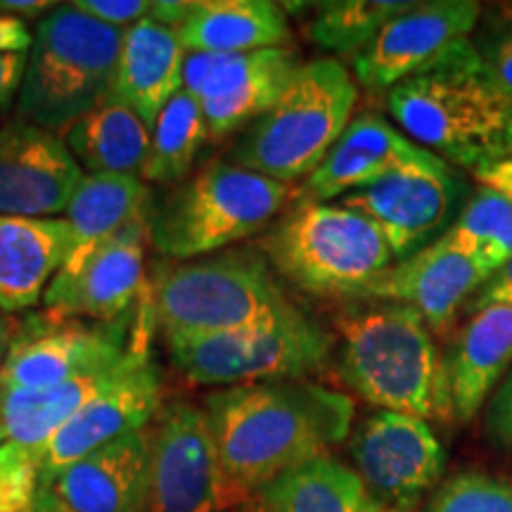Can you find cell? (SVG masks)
<instances>
[{
	"label": "cell",
	"mask_w": 512,
	"mask_h": 512,
	"mask_svg": "<svg viewBox=\"0 0 512 512\" xmlns=\"http://www.w3.org/2000/svg\"><path fill=\"white\" fill-rule=\"evenodd\" d=\"M223 470L247 498L294 467L330 453L354 425L349 394L306 380L221 387L204 396Z\"/></svg>",
	"instance_id": "1"
},
{
	"label": "cell",
	"mask_w": 512,
	"mask_h": 512,
	"mask_svg": "<svg viewBox=\"0 0 512 512\" xmlns=\"http://www.w3.org/2000/svg\"><path fill=\"white\" fill-rule=\"evenodd\" d=\"M387 110L413 143L472 174L512 145V102L470 38L394 86Z\"/></svg>",
	"instance_id": "2"
},
{
	"label": "cell",
	"mask_w": 512,
	"mask_h": 512,
	"mask_svg": "<svg viewBox=\"0 0 512 512\" xmlns=\"http://www.w3.org/2000/svg\"><path fill=\"white\" fill-rule=\"evenodd\" d=\"M339 375L370 406L420 420H451L444 354L422 316L377 302L337 320Z\"/></svg>",
	"instance_id": "3"
},
{
	"label": "cell",
	"mask_w": 512,
	"mask_h": 512,
	"mask_svg": "<svg viewBox=\"0 0 512 512\" xmlns=\"http://www.w3.org/2000/svg\"><path fill=\"white\" fill-rule=\"evenodd\" d=\"M358 86L335 57L302 62L264 117L245 128L230 164L292 185L309 178L351 124Z\"/></svg>",
	"instance_id": "4"
},
{
	"label": "cell",
	"mask_w": 512,
	"mask_h": 512,
	"mask_svg": "<svg viewBox=\"0 0 512 512\" xmlns=\"http://www.w3.org/2000/svg\"><path fill=\"white\" fill-rule=\"evenodd\" d=\"M124 29L107 27L74 5H57L38 22L19 119L67 131L76 119L110 100Z\"/></svg>",
	"instance_id": "5"
},
{
	"label": "cell",
	"mask_w": 512,
	"mask_h": 512,
	"mask_svg": "<svg viewBox=\"0 0 512 512\" xmlns=\"http://www.w3.org/2000/svg\"><path fill=\"white\" fill-rule=\"evenodd\" d=\"M297 311L254 252H221L169 268L152 292V316L169 339L223 335Z\"/></svg>",
	"instance_id": "6"
},
{
	"label": "cell",
	"mask_w": 512,
	"mask_h": 512,
	"mask_svg": "<svg viewBox=\"0 0 512 512\" xmlns=\"http://www.w3.org/2000/svg\"><path fill=\"white\" fill-rule=\"evenodd\" d=\"M294 192L230 162L209 164L152 209L150 242L169 259H202L259 233Z\"/></svg>",
	"instance_id": "7"
},
{
	"label": "cell",
	"mask_w": 512,
	"mask_h": 512,
	"mask_svg": "<svg viewBox=\"0 0 512 512\" xmlns=\"http://www.w3.org/2000/svg\"><path fill=\"white\" fill-rule=\"evenodd\" d=\"M287 283L316 297H356L394 266L392 249L366 216L342 204L306 202L261 242Z\"/></svg>",
	"instance_id": "8"
},
{
	"label": "cell",
	"mask_w": 512,
	"mask_h": 512,
	"mask_svg": "<svg viewBox=\"0 0 512 512\" xmlns=\"http://www.w3.org/2000/svg\"><path fill=\"white\" fill-rule=\"evenodd\" d=\"M332 332L320 328L306 313L192 339H169L174 366L202 387L304 380L330 361Z\"/></svg>",
	"instance_id": "9"
},
{
	"label": "cell",
	"mask_w": 512,
	"mask_h": 512,
	"mask_svg": "<svg viewBox=\"0 0 512 512\" xmlns=\"http://www.w3.org/2000/svg\"><path fill=\"white\" fill-rule=\"evenodd\" d=\"M245 503L223 470L204 408L164 403L150 422L145 512H230Z\"/></svg>",
	"instance_id": "10"
},
{
	"label": "cell",
	"mask_w": 512,
	"mask_h": 512,
	"mask_svg": "<svg viewBox=\"0 0 512 512\" xmlns=\"http://www.w3.org/2000/svg\"><path fill=\"white\" fill-rule=\"evenodd\" d=\"M349 453L366 489L394 512H411L446 467V451L430 422L403 413L380 411L363 420Z\"/></svg>",
	"instance_id": "11"
},
{
	"label": "cell",
	"mask_w": 512,
	"mask_h": 512,
	"mask_svg": "<svg viewBox=\"0 0 512 512\" xmlns=\"http://www.w3.org/2000/svg\"><path fill=\"white\" fill-rule=\"evenodd\" d=\"M299 64L292 48L228 55L188 53L183 91L200 102L209 138H226L271 110Z\"/></svg>",
	"instance_id": "12"
},
{
	"label": "cell",
	"mask_w": 512,
	"mask_h": 512,
	"mask_svg": "<svg viewBox=\"0 0 512 512\" xmlns=\"http://www.w3.org/2000/svg\"><path fill=\"white\" fill-rule=\"evenodd\" d=\"M479 12L482 8L475 0L413 3L351 60L356 81L370 93H389L467 41Z\"/></svg>",
	"instance_id": "13"
},
{
	"label": "cell",
	"mask_w": 512,
	"mask_h": 512,
	"mask_svg": "<svg viewBox=\"0 0 512 512\" xmlns=\"http://www.w3.org/2000/svg\"><path fill=\"white\" fill-rule=\"evenodd\" d=\"M451 171L444 159L413 143L389 121L377 114H361L351 119L323 164L297 188L294 200L297 204L330 202L394 174L441 176Z\"/></svg>",
	"instance_id": "14"
},
{
	"label": "cell",
	"mask_w": 512,
	"mask_h": 512,
	"mask_svg": "<svg viewBox=\"0 0 512 512\" xmlns=\"http://www.w3.org/2000/svg\"><path fill=\"white\" fill-rule=\"evenodd\" d=\"M64 138L15 119L0 128V216L57 219L83 181Z\"/></svg>",
	"instance_id": "15"
},
{
	"label": "cell",
	"mask_w": 512,
	"mask_h": 512,
	"mask_svg": "<svg viewBox=\"0 0 512 512\" xmlns=\"http://www.w3.org/2000/svg\"><path fill=\"white\" fill-rule=\"evenodd\" d=\"M456 174H394L344 195L339 204L366 216L392 249L394 264L439 240L460 214Z\"/></svg>",
	"instance_id": "16"
},
{
	"label": "cell",
	"mask_w": 512,
	"mask_h": 512,
	"mask_svg": "<svg viewBox=\"0 0 512 512\" xmlns=\"http://www.w3.org/2000/svg\"><path fill=\"white\" fill-rule=\"evenodd\" d=\"M162 406V380H159L157 368L145 356L105 392L93 396L38 451L36 460L41 484L60 475L76 460L86 458L88 453L98 451L126 434L145 430Z\"/></svg>",
	"instance_id": "17"
},
{
	"label": "cell",
	"mask_w": 512,
	"mask_h": 512,
	"mask_svg": "<svg viewBox=\"0 0 512 512\" xmlns=\"http://www.w3.org/2000/svg\"><path fill=\"white\" fill-rule=\"evenodd\" d=\"M131 347L121 318L100 325H36L12 339L0 370V392L53 387L93 368L112 366Z\"/></svg>",
	"instance_id": "18"
},
{
	"label": "cell",
	"mask_w": 512,
	"mask_h": 512,
	"mask_svg": "<svg viewBox=\"0 0 512 512\" xmlns=\"http://www.w3.org/2000/svg\"><path fill=\"white\" fill-rule=\"evenodd\" d=\"M150 214L140 216L102 242L72 275H55L43 302L62 316H86L114 323L138 297L145 273Z\"/></svg>",
	"instance_id": "19"
},
{
	"label": "cell",
	"mask_w": 512,
	"mask_h": 512,
	"mask_svg": "<svg viewBox=\"0 0 512 512\" xmlns=\"http://www.w3.org/2000/svg\"><path fill=\"white\" fill-rule=\"evenodd\" d=\"M489 283V273L470 256L453 249L444 238L387 268L363 299L406 304L432 332H444L465 299Z\"/></svg>",
	"instance_id": "20"
},
{
	"label": "cell",
	"mask_w": 512,
	"mask_h": 512,
	"mask_svg": "<svg viewBox=\"0 0 512 512\" xmlns=\"http://www.w3.org/2000/svg\"><path fill=\"white\" fill-rule=\"evenodd\" d=\"M150 425L76 460L41 484L74 512H145Z\"/></svg>",
	"instance_id": "21"
},
{
	"label": "cell",
	"mask_w": 512,
	"mask_h": 512,
	"mask_svg": "<svg viewBox=\"0 0 512 512\" xmlns=\"http://www.w3.org/2000/svg\"><path fill=\"white\" fill-rule=\"evenodd\" d=\"M510 368L512 306L489 304L472 311L444 354L453 418H475Z\"/></svg>",
	"instance_id": "22"
},
{
	"label": "cell",
	"mask_w": 512,
	"mask_h": 512,
	"mask_svg": "<svg viewBox=\"0 0 512 512\" xmlns=\"http://www.w3.org/2000/svg\"><path fill=\"white\" fill-rule=\"evenodd\" d=\"M185 55L176 29L150 17L140 19L124 29L110 98L152 128L166 102L183 88Z\"/></svg>",
	"instance_id": "23"
},
{
	"label": "cell",
	"mask_w": 512,
	"mask_h": 512,
	"mask_svg": "<svg viewBox=\"0 0 512 512\" xmlns=\"http://www.w3.org/2000/svg\"><path fill=\"white\" fill-rule=\"evenodd\" d=\"M145 356L143 347H131V351L112 366L93 368L88 373L72 377V380L53 384V387L27 389V392H0V418H3L5 432H8V441L38 456V451L93 396L105 392L110 384L124 377Z\"/></svg>",
	"instance_id": "24"
},
{
	"label": "cell",
	"mask_w": 512,
	"mask_h": 512,
	"mask_svg": "<svg viewBox=\"0 0 512 512\" xmlns=\"http://www.w3.org/2000/svg\"><path fill=\"white\" fill-rule=\"evenodd\" d=\"M72 242L67 219L0 216V311L34 306L67 261Z\"/></svg>",
	"instance_id": "25"
},
{
	"label": "cell",
	"mask_w": 512,
	"mask_h": 512,
	"mask_svg": "<svg viewBox=\"0 0 512 512\" xmlns=\"http://www.w3.org/2000/svg\"><path fill=\"white\" fill-rule=\"evenodd\" d=\"M245 512H394L366 489L356 470L323 453L261 486Z\"/></svg>",
	"instance_id": "26"
},
{
	"label": "cell",
	"mask_w": 512,
	"mask_h": 512,
	"mask_svg": "<svg viewBox=\"0 0 512 512\" xmlns=\"http://www.w3.org/2000/svg\"><path fill=\"white\" fill-rule=\"evenodd\" d=\"M185 53H256L292 41L285 10L271 0H202L178 29Z\"/></svg>",
	"instance_id": "27"
},
{
	"label": "cell",
	"mask_w": 512,
	"mask_h": 512,
	"mask_svg": "<svg viewBox=\"0 0 512 512\" xmlns=\"http://www.w3.org/2000/svg\"><path fill=\"white\" fill-rule=\"evenodd\" d=\"M150 188L140 176L86 174L64 219L72 226V252L57 275H72L83 261L131 221L147 216Z\"/></svg>",
	"instance_id": "28"
},
{
	"label": "cell",
	"mask_w": 512,
	"mask_h": 512,
	"mask_svg": "<svg viewBox=\"0 0 512 512\" xmlns=\"http://www.w3.org/2000/svg\"><path fill=\"white\" fill-rule=\"evenodd\" d=\"M64 143L83 174L140 176L150 150V126L110 98L76 119L64 131Z\"/></svg>",
	"instance_id": "29"
},
{
	"label": "cell",
	"mask_w": 512,
	"mask_h": 512,
	"mask_svg": "<svg viewBox=\"0 0 512 512\" xmlns=\"http://www.w3.org/2000/svg\"><path fill=\"white\" fill-rule=\"evenodd\" d=\"M209 140L200 102L183 88L166 102L150 128V150L143 166L145 183H181Z\"/></svg>",
	"instance_id": "30"
},
{
	"label": "cell",
	"mask_w": 512,
	"mask_h": 512,
	"mask_svg": "<svg viewBox=\"0 0 512 512\" xmlns=\"http://www.w3.org/2000/svg\"><path fill=\"white\" fill-rule=\"evenodd\" d=\"M441 238L491 278L512 259V200L482 185Z\"/></svg>",
	"instance_id": "31"
},
{
	"label": "cell",
	"mask_w": 512,
	"mask_h": 512,
	"mask_svg": "<svg viewBox=\"0 0 512 512\" xmlns=\"http://www.w3.org/2000/svg\"><path fill=\"white\" fill-rule=\"evenodd\" d=\"M403 0H332L320 3L309 22V38L332 53L351 60L375 41L396 15L411 8Z\"/></svg>",
	"instance_id": "32"
},
{
	"label": "cell",
	"mask_w": 512,
	"mask_h": 512,
	"mask_svg": "<svg viewBox=\"0 0 512 512\" xmlns=\"http://www.w3.org/2000/svg\"><path fill=\"white\" fill-rule=\"evenodd\" d=\"M427 512H512V482L484 472H460L439 486Z\"/></svg>",
	"instance_id": "33"
},
{
	"label": "cell",
	"mask_w": 512,
	"mask_h": 512,
	"mask_svg": "<svg viewBox=\"0 0 512 512\" xmlns=\"http://www.w3.org/2000/svg\"><path fill=\"white\" fill-rule=\"evenodd\" d=\"M41 489L38 460L27 448L0 446V512H31Z\"/></svg>",
	"instance_id": "34"
},
{
	"label": "cell",
	"mask_w": 512,
	"mask_h": 512,
	"mask_svg": "<svg viewBox=\"0 0 512 512\" xmlns=\"http://www.w3.org/2000/svg\"><path fill=\"white\" fill-rule=\"evenodd\" d=\"M74 8L86 12L88 17L98 19L107 27L128 29L150 15L147 0H76Z\"/></svg>",
	"instance_id": "35"
},
{
	"label": "cell",
	"mask_w": 512,
	"mask_h": 512,
	"mask_svg": "<svg viewBox=\"0 0 512 512\" xmlns=\"http://www.w3.org/2000/svg\"><path fill=\"white\" fill-rule=\"evenodd\" d=\"M486 432L498 446L512 453V368L486 406Z\"/></svg>",
	"instance_id": "36"
},
{
	"label": "cell",
	"mask_w": 512,
	"mask_h": 512,
	"mask_svg": "<svg viewBox=\"0 0 512 512\" xmlns=\"http://www.w3.org/2000/svg\"><path fill=\"white\" fill-rule=\"evenodd\" d=\"M31 50H12L0 46V117H5L22 91Z\"/></svg>",
	"instance_id": "37"
},
{
	"label": "cell",
	"mask_w": 512,
	"mask_h": 512,
	"mask_svg": "<svg viewBox=\"0 0 512 512\" xmlns=\"http://www.w3.org/2000/svg\"><path fill=\"white\" fill-rule=\"evenodd\" d=\"M489 304L512 306V259L501 268V271L491 275L489 283L477 292L475 302H472V311L482 309V306H489Z\"/></svg>",
	"instance_id": "38"
},
{
	"label": "cell",
	"mask_w": 512,
	"mask_h": 512,
	"mask_svg": "<svg viewBox=\"0 0 512 512\" xmlns=\"http://www.w3.org/2000/svg\"><path fill=\"white\" fill-rule=\"evenodd\" d=\"M484 60L489 64L491 74H494L505 98L512 102V34L501 38L496 43V48H491V53L484 55Z\"/></svg>",
	"instance_id": "39"
},
{
	"label": "cell",
	"mask_w": 512,
	"mask_h": 512,
	"mask_svg": "<svg viewBox=\"0 0 512 512\" xmlns=\"http://www.w3.org/2000/svg\"><path fill=\"white\" fill-rule=\"evenodd\" d=\"M475 178L484 185V188L501 192V195L512 200V145L503 157L496 159V162L486 164L479 171H475Z\"/></svg>",
	"instance_id": "40"
},
{
	"label": "cell",
	"mask_w": 512,
	"mask_h": 512,
	"mask_svg": "<svg viewBox=\"0 0 512 512\" xmlns=\"http://www.w3.org/2000/svg\"><path fill=\"white\" fill-rule=\"evenodd\" d=\"M192 10H195V3H185V0H155V3H150V15L147 17L178 31Z\"/></svg>",
	"instance_id": "41"
},
{
	"label": "cell",
	"mask_w": 512,
	"mask_h": 512,
	"mask_svg": "<svg viewBox=\"0 0 512 512\" xmlns=\"http://www.w3.org/2000/svg\"><path fill=\"white\" fill-rule=\"evenodd\" d=\"M57 8L50 0H0V15H12V17H46L48 12Z\"/></svg>",
	"instance_id": "42"
},
{
	"label": "cell",
	"mask_w": 512,
	"mask_h": 512,
	"mask_svg": "<svg viewBox=\"0 0 512 512\" xmlns=\"http://www.w3.org/2000/svg\"><path fill=\"white\" fill-rule=\"evenodd\" d=\"M31 512H74V510H69L67 505H62L53 494H50V491L38 489L36 501L31 505Z\"/></svg>",
	"instance_id": "43"
},
{
	"label": "cell",
	"mask_w": 512,
	"mask_h": 512,
	"mask_svg": "<svg viewBox=\"0 0 512 512\" xmlns=\"http://www.w3.org/2000/svg\"><path fill=\"white\" fill-rule=\"evenodd\" d=\"M10 344H12V332H10V325H8V320H5L3 313H0V370H3L5 358H8Z\"/></svg>",
	"instance_id": "44"
},
{
	"label": "cell",
	"mask_w": 512,
	"mask_h": 512,
	"mask_svg": "<svg viewBox=\"0 0 512 512\" xmlns=\"http://www.w3.org/2000/svg\"><path fill=\"white\" fill-rule=\"evenodd\" d=\"M8 444V432H5V425H3V418H0V446Z\"/></svg>",
	"instance_id": "45"
}]
</instances>
